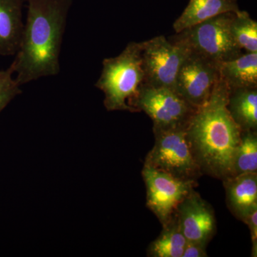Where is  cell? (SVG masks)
Here are the masks:
<instances>
[{
  "mask_svg": "<svg viewBox=\"0 0 257 257\" xmlns=\"http://www.w3.org/2000/svg\"><path fill=\"white\" fill-rule=\"evenodd\" d=\"M229 92L220 76L207 102L196 109L186 127L191 152L202 175L221 181L234 175L235 153L241 139V128L226 107Z\"/></svg>",
  "mask_w": 257,
  "mask_h": 257,
  "instance_id": "cell-1",
  "label": "cell"
},
{
  "mask_svg": "<svg viewBox=\"0 0 257 257\" xmlns=\"http://www.w3.org/2000/svg\"><path fill=\"white\" fill-rule=\"evenodd\" d=\"M28 17L11 67L20 86L60 72L61 45L72 0H28Z\"/></svg>",
  "mask_w": 257,
  "mask_h": 257,
  "instance_id": "cell-2",
  "label": "cell"
},
{
  "mask_svg": "<svg viewBox=\"0 0 257 257\" xmlns=\"http://www.w3.org/2000/svg\"><path fill=\"white\" fill-rule=\"evenodd\" d=\"M95 87L104 94L107 111L135 112L128 101L136 95L144 82L142 42H131L115 57L105 58Z\"/></svg>",
  "mask_w": 257,
  "mask_h": 257,
  "instance_id": "cell-3",
  "label": "cell"
},
{
  "mask_svg": "<svg viewBox=\"0 0 257 257\" xmlns=\"http://www.w3.org/2000/svg\"><path fill=\"white\" fill-rule=\"evenodd\" d=\"M235 13L217 15L176 33L169 40L219 64L234 60L243 54L230 32V24Z\"/></svg>",
  "mask_w": 257,
  "mask_h": 257,
  "instance_id": "cell-4",
  "label": "cell"
},
{
  "mask_svg": "<svg viewBox=\"0 0 257 257\" xmlns=\"http://www.w3.org/2000/svg\"><path fill=\"white\" fill-rule=\"evenodd\" d=\"M186 127L153 128L155 145L145 157L144 165L177 178L197 181L203 175L191 152Z\"/></svg>",
  "mask_w": 257,
  "mask_h": 257,
  "instance_id": "cell-5",
  "label": "cell"
},
{
  "mask_svg": "<svg viewBox=\"0 0 257 257\" xmlns=\"http://www.w3.org/2000/svg\"><path fill=\"white\" fill-rule=\"evenodd\" d=\"M128 105L135 112L146 113L155 128L187 126L197 109L173 89L152 87L144 82L136 95L128 100Z\"/></svg>",
  "mask_w": 257,
  "mask_h": 257,
  "instance_id": "cell-6",
  "label": "cell"
},
{
  "mask_svg": "<svg viewBox=\"0 0 257 257\" xmlns=\"http://www.w3.org/2000/svg\"><path fill=\"white\" fill-rule=\"evenodd\" d=\"M188 52L184 45L171 42L163 35L142 42L143 82L175 91L177 74Z\"/></svg>",
  "mask_w": 257,
  "mask_h": 257,
  "instance_id": "cell-7",
  "label": "cell"
},
{
  "mask_svg": "<svg viewBox=\"0 0 257 257\" xmlns=\"http://www.w3.org/2000/svg\"><path fill=\"white\" fill-rule=\"evenodd\" d=\"M142 175L146 187L147 207L162 226L170 222L180 203L198 185L197 181L177 178L145 165Z\"/></svg>",
  "mask_w": 257,
  "mask_h": 257,
  "instance_id": "cell-8",
  "label": "cell"
},
{
  "mask_svg": "<svg viewBox=\"0 0 257 257\" xmlns=\"http://www.w3.org/2000/svg\"><path fill=\"white\" fill-rule=\"evenodd\" d=\"M219 64L189 50L177 74L176 92L194 108L202 106L220 78Z\"/></svg>",
  "mask_w": 257,
  "mask_h": 257,
  "instance_id": "cell-9",
  "label": "cell"
},
{
  "mask_svg": "<svg viewBox=\"0 0 257 257\" xmlns=\"http://www.w3.org/2000/svg\"><path fill=\"white\" fill-rule=\"evenodd\" d=\"M176 214L187 241L207 246L216 234L215 213L195 189H193L180 203Z\"/></svg>",
  "mask_w": 257,
  "mask_h": 257,
  "instance_id": "cell-10",
  "label": "cell"
},
{
  "mask_svg": "<svg viewBox=\"0 0 257 257\" xmlns=\"http://www.w3.org/2000/svg\"><path fill=\"white\" fill-rule=\"evenodd\" d=\"M228 209L243 221L257 208V172L231 176L222 181Z\"/></svg>",
  "mask_w": 257,
  "mask_h": 257,
  "instance_id": "cell-11",
  "label": "cell"
},
{
  "mask_svg": "<svg viewBox=\"0 0 257 257\" xmlns=\"http://www.w3.org/2000/svg\"><path fill=\"white\" fill-rule=\"evenodd\" d=\"M24 26L23 0H0V55H16Z\"/></svg>",
  "mask_w": 257,
  "mask_h": 257,
  "instance_id": "cell-12",
  "label": "cell"
},
{
  "mask_svg": "<svg viewBox=\"0 0 257 257\" xmlns=\"http://www.w3.org/2000/svg\"><path fill=\"white\" fill-rule=\"evenodd\" d=\"M239 10L237 0H189L183 13L174 23L173 28L178 33L217 15Z\"/></svg>",
  "mask_w": 257,
  "mask_h": 257,
  "instance_id": "cell-13",
  "label": "cell"
},
{
  "mask_svg": "<svg viewBox=\"0 0 257 257\" xmlns=\"http://www.w3.org/2000/svg\"><path fill=\"white\" fill-rule=\"evenodd\" d=\"M226 107L241 131H257V87L229 89Z\"/></svg>",
  "mask_w": 257,
  "mask_h": 257,
  "instance_id": "cell-14",
  "label": "cell"
},
{
  "mask_svg": "<svg viewBox=\"0 0 257 257\" xmlns=\"http://www.w3.org/2000/svg\"><path fill=\"white\" fill-rule=\"evenodd\" d=\"M219 72L229 89L257 87V52H246L221 62Z\"/></svg>",
  "mask_w": 257,
  "mask_h": 257,
  "instance_id": "cell-15",
  "label": "cell"
},
{
  "mask_svg": "<svg viewBox=\"0 0 257 257\" xmlns=\"http://www.w3.org/2000/svg\"><path fill=\"white\" fill-rule=\"evenodd\" d=\"M162 228L157 239L149 245L147 256L182 257L187 241L179 227L176 213L170 222Z\"/></svg>",
  "mask_w": 257,
  "mask_h": 257,
  "instance_id": "cell-16",
  "label": "cell"
},
{
  "mask_svg": "<svg viewBox=\"0 0 257 257\" xmlns=\"http://www.w3.org/2000/svg\"><path fill=\"white\" fill-rule=\"evenodd\" d=\"M230 32L234 43L246 52H257V23L246 11L235 13L230 24Z\"/></svg>",
  "mask_w": 257,
  "mask_h": 257,
  "instance_id": "cell-17",
  "label": "cell"
},
{
  "mask_svg": "<svg viewBox=\"0 0 257 257\" xmlns=\"http://www.w3.org/2000/svg\"><path fill=\"white\" fill-rule=\"evenodd\" d=\"M257 172V131H241L233 165L234 175ZM233 175V176H234Z\"/></svg>",
  "mask_w": 257,
  "mask_h": 257,
  "instance_id": "cell-18",
  "label": "cell"
},
{
  "mask_svg": "<svg viewBox=\"0 0 257 257\" xmlns=\"http://www.w3.org/2000/svg\"><path fill=\"white\" fill-rule=\"evenodd\" d=\"M14 73L11 66L4 71H0V113L15 96L21 94V86L13 78Z\"/></svg>",
  "mask_w": 257,
  "mask_h": 257,
  "instance_id": "cell-19",
  "label": "cell"
},
{
  "mask_svg": "<svg viewBox=\"0 0 257 257\" xmlns=\"http://www.w3.org/2000/svg\"><path fill=\"white\" fill-rule=\"evenodd\" d=\"M243 222L247 225L251 234V256H257V208L253 209L248 216L243 220Z\"/></svg>",
  "mask_w": 257,
  "mask_h": 257,
  "instance_id": "cell-20",
  "label": "cell"
},
{
  "mask_svg": "<svg viewBox=\"0 0 257 257\" xmlns=\"http://www.w3.org/2000/svg\"><path fill=\"white\" fill-rule=\"evenodd\" d=\"M207 246L192 241H187L182 257H207Z\"/></svg>",
  "mask_w": 257,
  "mask_h": 257,
  "instance_id": "cell-21",
  "label": "cell"
}]
</instances>
